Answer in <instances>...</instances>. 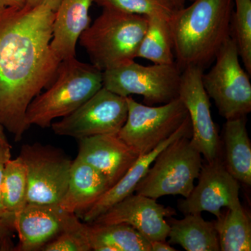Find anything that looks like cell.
<instances>
[{"mask_svg":"<svg viewBox=\"0 0 251 251\" xmlns=\"http://www.w3.org/2000/svg\"><path fill=\"white\" fill-rule=\"evenodd\" d=\"M191 138L180 137L157 155L135 188L137 194L154 200L171 195L186 198L191 194L202 166V155Z\"/></svg>","mask_w":251,"mask_h":251,"instance_id":"cell-5","label":"cell"},{"mask_svg":"<svg viewBox=\"0 0 251 251\" xmlns=\"http://www.w3.org/2000/svg\"><path fill=\"white\" fill-rule=\"evenodd\" d=\"M148 20L136 57L151 61L155 64H175L174 44L168 20L158 16L148 17Z\"/></svg>","mask_w":251,"mask_h":251,"instance_id":"cell-23","label":"cell"},{"mask_svg":"<svg viewBox=\"0 0 251 251\" xmlns=\"http://www.w3.org/2000/svg\"><path fill=\"white\" fill-rule=\"evenodd\" d=\"M27 169L22 158H10L5 167L1 201L6 214L15 224L16 216L27 204Z\"/></svg>","mask_w":251,"mask_h":251,"instance_id":"cell-24","label":"cell"},{"mask_svg":"<svg viewBox=\"0 0 251 251\" xmlns=\"http://www.w3.org/2000/svg\"><path fill=\"white\" fill-rule=\"evenodd\" d=\"M231 21L232 37L237 44L239 57L249 75L251 74V0H233Z\"/></svg>","mask_w":251,"mask_h":251,"instance_id":"cell-25","label":"cell"},{"mask_svg":"<svg viewBox=\"0 0 251 251\" xmlns=\"http://www.w3.org/2000/svg\"><path fill=\"white\" fill-rule=\"evenodd\" d=\"M171 1L172 4L175 6V9H179L181 8L184 7L186 6V2L188 1H192L194 0H170Z\"/></svg>","mask_w":251,"mask_h":251,"instance_id":"cell-33","label":"cell"},{"mask_svg":"<svg viewBox=\"0 0 251 251\" xmlns=\"http://www.w3.org/2000/svg\"><path fill=\"white\" fill-rule=\"evenodd\" d=\"M103 8H108L138 16H158L169 21L176 11L170 0H93Z\"/></svg>","mask_w":251,"mask_h":251,"instance_id":"cell-26","label":"cell"},{"mask_svg":"<svg viewBox=\"0 0 251 251\" xmlns=\"http://www.w3.org/2000/svg\"><path fill=\"white\" fill-rule=\"evenodd\" d=\"M151 251H176V249L171 247L166 241L156 240L150 242Z\"/></svg>","mask_w":251,"mask_h":251,"instance_id":"cell-31","label":"cell"},{"mask_svg":"<svg viewBox=\"0 0 251 251\" xmlns=\"http://www.w3.org/2000/svg\"><path fill=\"white\" fill-rule=\"evenodd\" d=\"M233 0H194L170 18L176 64L204 69L231 37Z\"/></svg>","mask_w":251,"mask_h":251,"instance_id":"cell-2","label":"cell"},{"mask_svg":"<svg viewBox=\"0 0 251 251\" xmlns=\"http://www.w3.org/2000/svg\"><path fill=\"white\" fill-rule=\"evenodd\" d=\"M170 244L187 251H219V238L214 222L203 219L201 213L186 214L182 219H171Z\"/></svg>","mask_w":251,"mask_h":251,"instance_id":"cell-20","label":"cell"},{"mask_svg":"<svg viewBox=\"0 0 251 251\" xmlns=\"http://www.w3.org/2000/svg\"><path fill=\"white\" fill-rule=\"evenodd\" d=\"M175 214L174 209L158 204L156 200L133 193L114 204L92 223L126 224L134 227L150 242L166 241L170 232L166 218Z\"/></svg>","mask_w":251,"mask_h":251,"instance_id":"cell-13","label":"cell"},{"mask_svg":"<svg viewBox=\"0 0 251 251\" xmlns=\"http://www.w3.org/2000/svg\"><path fill=\"white\" fill-rule=\"evenodd\" d=\"M126 99L128 115L117 135L139 156L170 138L188 116L179 97L158 106L138 103L130 96Z\"/></svg>","mask_w":251,"mask_h":251,"instance_id":"cell-8","label":"cell"},{"mask_svg":"<svg viewBox=\"0 0 251 251\" xmlns=\"http://www.w3.org/2000/svg\"><path fill=\"white\" fill-rule=\"evenodd\" d=\"M24 0H0V6H23Z\"/></svg>","mask_w":251,"mask_h":251,"instance_id":"cell-32","label":"cell"},{"mask_svg":"<svg viewBox=\"0 0 251 251\" xmlns=\"http://www.w3.org/2000/svg\"><path fill=\"white\" fill-rule=\"evenodd\" d=\"M127 115L126 97L103 87L75 111L50 126L56 135L77 140L97 135L117 134Z\"/></svg>","mask_w":251,"mask_h":251,"instance_id":"cell-10","label":"cell"},{"mask_svg":"<svg viewBox=\"0 0 251 251\" xmlns=\"http://www.w3.org/2000/svg\"><path fill=\"white\" fill-rule=\"evenodd\" d=\"M191 134L192 128L191 121L188 116L182 125L180 126L170 138L165 140L153 151L139 156L134 164L130 167L121 179L112 187L108 188V191L104 193L100 199L81 216L82 220L87 224L93 222L94 220L108 210L114 204L125 199L127 196L133 194L137 186L146 175L150 166L152 165L157 155L175 140L184 135L191 136Z\"/></svg>","mask_w":251,"mask_h":251,"instance_id":"cell-16","label":"cell"},{"mask_svg":"<svg viewBox=\"0 0 251 251\" xmlns=\"http://www.w3.org/2000/svg\"><path fill=\"white\" fill-rule=\"evenodd\" d=\"M110 188L105 176L76 157L72 162L67 191L59 206L82 216Z\"/></svg>","mask_w":251,"mask_h":251,"instance_id":"cell-18","label":"cell"},{"mask_svg":"<svg viewBox=\"0 0 251 251\" xmlns=\"http://www.w3.org/2000/svg\"><path fill=\"white\" fill-rule=\"evenodd\" d=\"M78 141L77 157L102 173L110 188L121 179L139 157L117 134L94 135Z\"/></svg>","mask_w":251,"mask_h":251,"instance_id":"cell-15","label":"cell"},{"mask_svg":"<svg viewBox=\"0 0 251 251\" xmlns=\"http://www.w3.org/2000/svg\"><path fill=\"white\" fill-rule=\"evenodd\" d=\"M11 148L10 144L8 145L0 144V219L5 221L11 228L14 229L15 232L14 222L6 214L3 206L2 201H1V186H2L3 178H4L5 167L10 158H11Z\"/></svg>","mask_w":251,"mask_h":251,"instance_id":"cell-28","label":"cell"},{"mask_svg":"<svg viewBox=\"0 0 251 251\" xmlns=\"http://www.w3.org/2000/svg\"><path fill=\"white\" fill-rule=\"evenodd\" d=\"M93 0H61L54 12L50 47L60 61L75 57L77 41L90 26Z\"/></svg>","mask_w":251,"mask_h":251,"instance_id":"cell-17","label":"cell"},{"mask_svg":"<svg viewBox=\"0 0 251 251\" xmlns=\"http://www.w3.org/2000/svg\"><path fill=\"white\" fill-rule=\"evenodd\" d=\"M54 12L46 5L0 6V123L16 141L29 103L50 85L59 60L50 47Z\"/></svg>","mask_w":251,"mask_h":251,"instance_id":"cell-1","label":"cell"},{"mask_svg":"<svg viewBox=\"0 0 251 251\" xmlns=\"http://www.w3.org/2000/svg\"><path fill=\"white\" fill-rule=\"evenodd\" d=\"M198 179L191 194L178 204L184 215L207 211L218 218L223 207L240 205V185L227 171L221 156L202 165Z\"/></svg>","mask_w":251,"mask_h":251,"instance_id":"cell-12","label":"cell"},{"mask_svg":"<svg viewBox=\"0 0 251 251\" xmlns=\"http://www.w3.org/2000/svg\"><path fill=\"white\" fill-rule=\"evenodd\" d=\"M225 166L239 183L251 185V143L247 117L226 120L224 128Z\"/></svg>","mask_w":251,"mask_h":251,"instance_id":"cell-19","label":"cell"},{"mask_svg":"<svg viewBox=\"0 0 251 251\" xmlns=\"http://www.w3.org/2000/svg\"><path fill=\"white\" fill-rule=\"evenodd\" d=\"M181 75L176 63L144 66L133 61L104 71L103 87L123 97L142 96L146 105H162L178 98Z\"/></svg>","mask_w":251,"mask_h":251,"instance_id":"cell-7","label":"cell"},{"mask_svg":"<svg viewBox=\"0 0 251 251\" xmlns=\"http://www.w3.org/2000/svg\"><path fill=\"white\" fill-rule=\"evenodd\" d=\"M103 87V72L75 57L61 61L47 90L31 100L26 111L27 126L48 128L52 122L75 111Z\"/></svg>","mask_w":251,"mask_h":251,"instance_id":"cell-3","label":"cell"},{"mask_svg":"<svg viewBox=\"0 0 251 251\" xmlns=\"http://www.w3.org/2000/svg\"><path fill=\"white\" fill-rule=\"evenodd\" d=\"M14 229L3 220L0 219V251H7L14 250L11 242V233Z\"/></svg>","mask_w":251,"mask_h":251,"instance_id":"cell-29","label":"cell"},{"mask_svg":"<svg viewBox=\"0 0 251 251\" xmlns=\"http://www.w3.org/2000/svg\"><path fill=\"white\" fill-rule=\"evenodd\" d=\"M0 144H6V145L9 144L5 135L4 126L1 123H0Z\"/></svg>","mask_w":251,"mask_h":251,"instance_id":"cell-34","label":"cell"},{"mask_svg":"<svg viewBox=\"0 0 251 251\" xmlns=\"http://www.w3.org/2000/svg\"><path fill=\"white\" fill-rule=\"evenodd\" d=\"M19 156L27 169V203L59 205L73 161L62 150L40 143L23 145Z\"/></svg>","mask_w":251,"mask_h":251,"instance_id":"cell-9","label":"cell"},{"mask_svg":"<svg viewBox=\"0 0 251 251\" xmlns=\"http://www.w3.org/2000/svg\"><path fill=\"white\" fill-rule=\"evenodd\" d=\"M80 222L78 216L59 205L27 203L15 220L19 242L14 251H37Z\"/></svg>","mask_w":251,"mask_h":251,"instance_id":"cell-14","label":"cell"},{"mask_svg":"<svg viewBox=\"0 0 251 251\" xmlns=\"http://www.w3.org/2000/svg\"><path fill=\"white\" fill-rule=\"evenodd\" d=\"M87 224L80 222L64 231L41 249V251H90Z\"/></svg>","mask_w":251,"mask_h":251,"instance_id":"cell-27","label":"cell"},{"mask_svg":"<svg viewBox=\"0 0 251 251\" xmlns=\"http://www.w3.org/2000/svg\"><path fill=\"white\" fill-rule=\"evenodd\" d=\"M214 226L221 251H251L250 216L242 204L222 213L216 218Z\"/></svg>","mask_w":251,"mask_h":251,"instance_id":"cell-22","label":"cell"},{"mask_svg":"<svg viewBox=\"0 0 251 251\" xmlns=\"http://www.w3.org/2000/svg\"><path fill=\"white\" fill-rule=\"evenodd\" d=\"M86 224L91 251H151L150 241L129 225Z\"/></svg>","mask_w":251,"mask_h":251,"instance_id":"cell-21","label":"cell"},{"mask_svg":"<svg viewBox=\"0 0 251 251\" xmlns=\"http://www.w3.org/2000/svg\"><path fill=\"white\" fill-rule=\"evenodd\" d=\"M148 21L145 16L103 8L79 41L92 64L104 72L134 61Z\"/></svg>","mask_w":251,"mask_h":251,"instance_id":"cell-4","label":"cell"},{"mask_svg":"<svg viewBox=\"0 0 251 251\" xmlns=\"http://www.w3.org/2000/svg\"><path fill=\"white\" fill-rule=\"evenodd\" d=\"M204 69L190 66L181 71L179 99L187 110L191 124V142L206 162L221 156V143L213 121L211 103L202 83Z\"/></svg>","mask_w":251,"mask_h":251,"instance_id":"cell-11","label":"cell"},{"mask_svg":"<svg viewBox=\"0 0 251 251\" xmlns=\"http://www.w3.org/2000/svg\"><path fill=\"white\" fill-rule=\"evenodd\" d=\"M215 59L214 67L202 75L206 94L226 120L247 117L251 111V80L239 62L237 44L232 36Z\"/></svg>","mask_w":251,"mask_h":251,"instance_id":"cell-6","label":"cell"},{"mask_svg":"<svg viewBox=\"0 0 251 251\" xmlns=\"http://www.w3.org/2000/svg\"><path fill=\"white\" fill-rule=\"evenodd\" d=\"M24 2L25 4L31 6L41 4L46 5L55 12L60 4L61 0H24Z\"/></svg>","mask_w":251,"mask_h":251,"instance_id":"cell-30","label":"cell"}]
</instances>
